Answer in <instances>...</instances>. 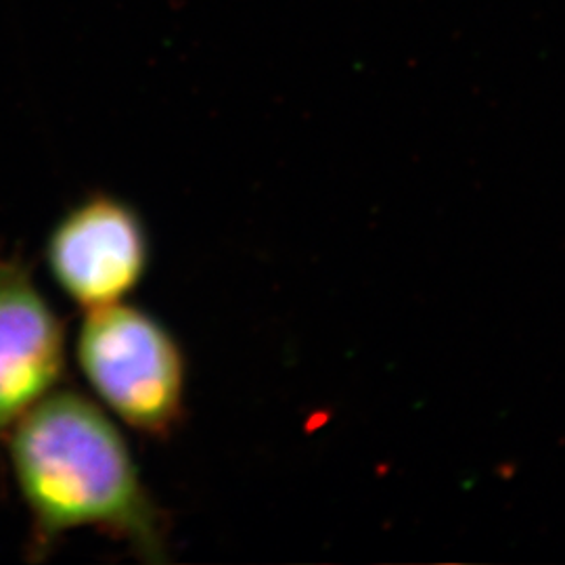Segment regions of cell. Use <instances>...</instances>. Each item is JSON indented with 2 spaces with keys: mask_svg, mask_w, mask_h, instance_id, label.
<instances>
[{
  "mask_svg": "<svg viewBox=\"0 0 565 565\" xmlns=\"http://www.w3.org/2000/svg\"><path fill=\"white\" fill-rule=\"evenodd\" d=\"M44 260L61 291L84 310L126 302L149 270V231L132 203L90 193L55 223Z\"/></svg>",
  "mask_w": 565,
  "mask_h": 565,
  "instance_id": "cell-3",
  "label": "cell"
},
{
  "mask_svg": "<svg viewBox=\"0 0 565 565\" xmlns=\"http://www.w3.org/2000/svg\"><path fill=\"white\" fill-rule=\"evenodd\" d=\"M65 329L20 258H0V438L57 390Z\"/></svg>",
  "mask_w": 565,
  "mask_h": 565,
  "instance_id": "cell-4",
  "label": "cell"
},
{
  "mask_svg": "<svg viewBox=\"0 0 565 565\" xmlns=\"http://www.w3.org/2000/svg\"><path fill=\"white\" fill-rule=\"evenodd\" d=\"M9 461L39 559L63 534L97 527L163 564L168 527L124 434L76 390H55L9 431Z\"/></svg>",
  "mask_w": 565,
  "mask_h": 565,
  "instance_id": "cell-1",
  "label": "cell"
},
{
  "mask_svg": "<svg viewBox=\"0 0 565 565\" xmlns=\"http://www.w3.org/2000/svg\"><path fill=\"white\" fill-rule=\"evenodd\" d=\"M76 363L103 406L151 438H168L184 419L186 359L177 335L132 303L86 310Z\"/></svg>",
  "mask_w": 565,
  "mask_h": 565,
  "instance_id": "cell-2",
  "label": "cell"
}]
</instances>
